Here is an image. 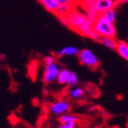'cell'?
<instances>
[{"label":"cell","mask_w":128,"mask_h":128,"mask_svg":"<svg viewBox=\"0 0 128 128\" xmlns=\"http://www.w3.org/2000/svg\"><path fill=\"white\" fill-rule=\"evenodd\" d=\"M58 120H59V124H64L66 122H78V123H80L79 116L74 115V114L70 113V112H67L64 115L60 116L58 118Z\"/></svg>","instance_id":"13"},{"label":"cell","mask_w":128,"mask_h":128,"mask_svg":"<svg viewBox=\"0 0 128 128\" xmlns=\"http://www.w3.org/2000/svg\"><path fill=\"white\" fill-rule=\"evenodd\" d=\"M78 126H79L78 122H66L64 124H60L58 126L60 128H75Z\"/></svg>","instance_id":"18"},{"label":"cell","mask_w":128,"mask_h":128,"mask_svg":"<svg viewBox=\"0 0 128 128\" xmlns=\"http://www.w3.org/2000/svg\"><path fill=\"white\" fill-rule=\"evenodd\" d=\"M58 2L59 4H71V6H77L78 4V0H58Z\"/></svg>","instance_id":"20"},{"label":"cell","mask_w":128,"mask_h":128,"mask_svg":"<svg viewBox=\"0 0 128 128\" xmlns=\"http://www.w3.org/2000/svg\"><path fill=\"white\" fill-rule=\"evenodd\" d=\"M118 4V0H98L92 4V6L98 14H100L107 10L116 8Z\"/></svg>","instance_id":"6"},{"label":"cell","mask_w":128,"mask_h":128,"mask_svg":"<svg viewBox=\"0 0 128 128\" xmlns=\"http://www.w3.org/2000/svg\"><path fill=\"white\" fill-rule=\"evenodd\" d=\"M43 6L47 9V11L50 12L52 14H56V11L59 6V3L58 0H40Z\"/></svg>","instance_id":"9"},{"label":"cell","mask_w":128,"mask_h":128,"mask_svg":"<svg viewBox=\"0 0 128 128\" xmlns=\"http://www.w3.org/2000/svg\"><path fill=\"white\" fill-rule=\"evenodd\" d=\"M96 1H98V0H78L77 6H81L82 8V7L92 6Z\"/></svg>","instance_id":"17"},{"label":"cell","mask_w":128,"mask_h":128,"mask_svg":"<svg viewBox=\"0 0 128 128\" xmlns=\"http://www.w3.org/2000/svg\"><path fill=\"white\" fill-rule=\"evenodd\" d=\"M74 7V6H71V4H60L56 14L58 15V16H66V15L72 11V9H73Z\"/></svg>","instance_id":"14"},{"label":"cell","mask_w":128,"mask_h":128,"mask_svg":"<svg viewBox=\"0 0 128 128\" xmlns=\"http://www.w3.org/2000/svg\"><path fill=\"white\" fill-rule=\"evenodd\" d=\"M78 82H79V79H78L77 74L74 72H71L66 85L68 86V87L72 88V87H74V86L78 85Z\"/></svg>","instance_id":"15"},{"label":"cell","mask_w":128,"mask_h":128,"mask_svg":"<svg viewBox=\"0 0 128 128\" xmlns=\"http://www.w3.org/2000/svg\"><path fill=\"white\" fill-rule=\"evenodd\" d=\"M116 50L118 51L120 56L128 62V43L126 41H118Z\"/></svg>","instance_id":"10"},{"label":"cell","mask_w":128,"mask_h":128,"mask_svg":"<svg viewBox=\"0 0 128 128\" xmlns=\"http://www.w3.org/2000/svg\"><path fill=\"white\" fill-rule=\"evenodd\" d=\"M68 21V27L84 37L94 40H100V37L94 30L92 22L88 19L84 11L79 10L78 6H75L72 11L66 15Z\"/></svg>","instance_id":"1"},{"label":"cell","mask_w":128,"mask_h":128,"mask_svg":"<svg viewBox=\"0 0 128 128\" xmlns=\"http://www.w3.org/2000/svg\"><path fill=\"white\" fill-rule=\"evenodd\" d=\"M58 20L63 25L68 26V21H67V18L66 16H58Z\"/></svg>","instance_id":"21"},{"label":"cell","mask_w":128,"mask_h":128,"mask_svg":"<svg viewBox=\"0 0 128 128\" xmlns=\"http://www.w3.org/2000/svg\"><path fill=\"white\" fill-rule=\"evenodd\" d=\"M71 104L66 100H56L48 105V110L52 116H58L64 115V114L70 112Z\"/></svg>","instance_id":"4"},{"label":"cell","mask_w":128,"mask_h":128,"mask_svg":"<svg viewBox=\"0 0 128 128\" xmlns=\"http://www.w3.org/2000/svg\"><path fill=\"white\" fill-rule=\"evenodd\" d=\"M94 30L97 32V34L100 37H111L116 38V30L114 22L105 17L102 14L98 15L96 20L92 22Z\"/></svg>","instance_id":"2"},{"label":"cell","mask_w":128,"mask_h":128,"mask_svg":"<svg viewBox=\"0 0 128 128\" xmlns=\"http://www.w3.org/2000/svg\"><path fill=\"white\" fill-rule=\"evenodd\" d=\"M118 3H120V4H124V3H127L128 0H118Z\"/></svg>","instance_id":"22"},{"label":"cell","mask_w":128,"mask_h":128,"mask_svg":"<svg viewBox=\"0 0 128 128\" xmlns=\"http://www.w3.org/2000/svg\"><path fill=\"white\" fill-rule=\"evenodd\" d=\"M60 66L56 62L48 66H45V69L43 72L42 80L47 84H51L56 82L58 73L60 71Z\"/></svg>","instance_id":"5"},{"label":"cell","mask_w":128,"mask_h":128,"mask_svg":"<svg viewBox=\"0 0 128 128\" xmlns=\"http://www.w3.org/2000/svg\"><path fill=\"white\" fill-rule=\"evenodd\" d=\"M68 95L74 100H81L85 97V92L80 86H74L69 90Z\"/></svg>","instance_id":"8"},{"label":"cell","mask_w":128,"mask_h":128,"mask_svg":"<svg viewBox=\"0 0 128 128\" xmlns=\"http://www.w3.org/2000/svg\"><path fill=\"white\" fill-rule=\"evenodd\" d=\"M78 58L82 66L90 69H96L100 66V60L90 49L84 48L80 50L78 54Z\"/></svg>","instance_id":"3"},{"label":"cell","mask_w":128,"mask_h":128,"mask_svg":"<svg viewBox=\"0 0 128 128\" xmlns=\"http://www.w3.org/2000/svg\"><path fill=\"white\" fill-rule=\"evenodd\" d=\"M43 62L45 66H48V64H51L56 62V58L52 55L46 56L45 58H43Z\"/></svg>","instance_id":"19"},{"label":"cell","mask_w":128,"mask_h":128,"mask_svg":"<svg viewBox=\"0 0 128 128\" xmlns=\"http://www.w3.org/2000/svg\"><path fill=\"white\" fill-rule=\"evenodd\" d=\"M79 52H80V50L77 48L76 47H74V46H67V47H64L60 49V50H58V56L59 58H64V56H78Z\"/></svg>","instance_id":"7"},{"label":"cell","mask_w":128,"mask_h":128,"mask_svg":"<svg viewBox=\"0 0 128 128\" xmlns=\"http://www.w3.org/2000/svg\"><path fill=\"white\" fill-rule=\"evenodd\" d=\"M102 14L104 15L108 21H110L111 22H114V24L116 22V13L115 8L107 10L106 12H104Z\"/></svg>","instance_id":"16"},{"label":"cell","mask_w":128,"mask_h":128,"mask_svg":"<svg viewBox=\"0 0 128 128\" xmlns=\"http://www.w3.org/2000/svg\"><path fill=\"white\" fill-rule=\"evenodd\" d=\"M70 73H71V71H69L67 68L60 69L59 73H58V75L56 82H58L59 84H61V85H66L67 81H68L69 75H70Z\"/></svg>","instance_id":"12"},{"label":"cell","mask_w":128,"mask_h":128,"mask_svg":"<svg viewBox=\"0 0 128 128\" xmlns=\"http://www.w3.org/2000/svg\"><path fill=\"white\" fill-rule=\"evenodd\" d=\"M98 41L104 45L105 47L108 48L110 49H116V45H118V41L116 40L115 38H111V37H100Z\"/></svg>","instance_id":"11"}]
</instances>
